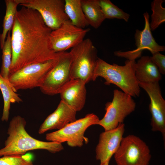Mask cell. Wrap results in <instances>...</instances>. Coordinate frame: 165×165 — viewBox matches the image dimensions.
I'll use <instances>...</instances> for the list:
<instances>
[{
  "label": "cell",
  "mask_w": 165,
  "mask_h": 165,
  "mask_svg": "<svg viewBox=\"0 0 165 165\" xmlns=\"http://www.w3.org/2000/svg\"><path fill=\"white\" fill-rule=\"evenodd\" d=\"M11 30L9 76L28 65L58 58L61 52H55L50 45L52 30L36 10L22 6L17 11Z\"/></svg>",
  "instance_id": "cell-1"
},
{
  "label": "cell",
  "mask_w": 165,
  "mask_h": 165,
  "mask_svg": "<svg viewBox=\"0 0 165 165\" xmlns=\"http://www.w3.org/2000/svg\"><path fill=\"white\" fill-rule=\"evenodd\" d=\"M26 124L25 119L20 116L12 118L7 130L8 136L5 147L0 149V157L23 155L28 151L37 149L46 150L52 153L64 149L62 143L41 141L32 137L25 130Z\"/></svg>",
  "instance_id": "cell-2"
},
{
  "label": "cell",
  "mask_w": 165,
  "mask_h": 165,
  "mask_svg": "<svg viewBox=\"0 0 165 165\" xmlns=\"http://www.w3.org/2000/svg\"><path fill=\"white\" fill-rule=\"evenodd\" d=\"M125 64L123 66L111 64L98 57L92 81L101 77L105 81V85L114 84L126 94L132 97H138L141 90L135 75L136 62L127 60Z\"/></svg>",
  "instance_id": "cell-3"
},
{
  "label": "cell",
  "mask_w": 165,
  "mask_h": 165,
  "mask_svg": "<svg viewBox=\"0 0 165 165\" xmlns=\"http://www.w3.org/2000/svg\"><path fill=\"white\" fill-rule=\"evenodd\" d=\"M71 79H79L86 84L92 81L96 64L97 50L89 38L71 49Z\"/></svg>",
  "instance_id": "cell-4"
},
{
  "label": "cell",
  "mask_w": 165,
  "mask_h": 165,
  "mask_svg": "<svg viewBox=\"0 0 165 165\" xmlns=\"http://www.w3.org/2000/svg\"><path fill=\"white\" fill-rule=\"evenodd\" d=\"M99 120L95 114H88L60 130L47 134L46 140L61 143L67 142L70 147H81L84 143L86 144L89 141L88 138L84 136L86 130L91 125H98Z\"/></svg>",
  "instance_id": "cell-5"
},
{
  "label": "cell",
  "mask_w": 165,
  "mask_h": 165,
  "mask_svg": "<svg viewBox=\"0 0 165 165\" xmlns=\"http://www.w3.org/2000/svg\"><path fill=\"white\" fill-rule=\"evenodd\" d=\"M58 58L28 65L10 75L9 80L14 91L39 88Z\"/></svg>",
  "instance_id": "cell-6"
},
{
  "label": "cell",
  "mask_w": 165,
  "mask_h": 165,
  "mask_svg": "<svg viewBox=\"0 0 165 165\" xmlns=\"http://www.w3.org/2000/svg\"><path fill=\"white\" fill-rule=\"evenodd\" d=\"M114 157L117 165H148L151 156L144 141L129 135L123 137Z\"/></svg>",
  "instance_id": "cell-7"
},
{
  "label": "cell",
  "mask_w": 165,
  "mask_h": 165,
  "mask_svg": "<svg viewBox=\"0 0 165 165\" xmlns=\"http://www.w3.org/2000/svg\"><path fill=\"white\" fill-rule=\"evenodd\" d=\"M136 103L132 97L117 89L113 91L111 102L105 104L106 113L98 125L105 131L116 128L119 123H123L125 118L135 110Z\"/></svg>",
  "instance_id": "cell-8"
},
{
  "label": "cell",
  "mask_w": 165,
  "mask_h": 165,
  "mask_svg": "<svg viewBox=\"0 0 165 165\" xmlns=\"http://www.w3.org/2000/svg\"><path fill=\"white\" fill-rule=\"evenodd\" d=\"M22 6L37 11L46 25L56 30L69 20L65 10L64 0H19Z\"/></svg>",
  "instance_id": "cell-9"
},
{
  "label": "cell",
  "mask_w": 165,
  "mask_h": 165,
  "mask_svg": "<svg viewBox=\"0 0 165 165\" xmlns=\"http://www.w3.org/2000/svg\"><path fill=\"white\" fill-rule=\"evenodd\" d=\"M72 57L69 52H61L56 63L39 87L43 94L53 96L59 94L71 80V67Z\"/></svg>",
  "instance_id": "cell-10"
},
{
  "label": "cell",
  "mask_w": 165,
  "mask_h": 165,
  "mask_svg": "<svg viewBox=\"0 0 165 165\" xmlns=\"http://www.w3.org/2000/svg\"><path fill=\"white\" fill-rule=\"evenodd\" d=\"M90 31L89 28L77 27L68 20L51 31L50 41L52 49L55 53L66 51L81 43Z\"/></svg>",
  "instance_id": "cell-11"
},
{
  "label": "cell",
  "mask_w": 165,
  "mask_h": 165,
  "mask_svg": "<svg viewBox=\"0 0 165 165\" xmlns=\"http://www.w3.org/2000/svg\"><path fill=\"white\" fill-rule=\"evenodd\" d=\"M138 82L140 87L146 92L150 99L149 110L152 116V130L160 132L165 141V101L162 96L159 82Z\"/></svg>",
  "instance_id": "cell-12"
},
{
  "label": "cell",
  "mask_w": 165,
  "mask_h": 165,
  "mask_svg": "<svg viewBox=\"0 0 165 165\" xmlns=\"http://www.w3.org/2000/svg\"><path fill=\"white\" fill-rule=\"evenodd\" d=\"M145 25L141 30L137 29L134 35L136 48L133 50L122 52L116 51L114 52L115 56L125 58L129 60H134L140 57L142 51L147 49L152 54L156 52L165 51L163 46L159 45L152 36L149 23L148 13L146 12L143 13Z\"/></svg>",
  "instance_id": "cell-13"
},
{
  "label": "cell",
  "mask_w": 165,
  "mask_h": 165,
  "mask_svg": "<svg viewBox=\"0 0 165 165\" xmlns=\"http://www.w3.org/2000/svg\"><path fill=\"white\" fill-rule=\"evenodd\" d=\"M124 131L125 125L121 123L115 128L105 131L100 134L96 148V157L101 163L110 161L120 146Z\"/></svg>",
  "instance_id": "cell-14"
},
{
  "label": "cell",
  "mask_w": 165,
  "mask_h": 165,
  "mask_svg": "<svg viewBox=\"0 0 165 165\" xmlns=\"http://www.w3.org/2000/svg\"><path fill=\"white\" fill-rule=\"evenodd\" d=\"M77 111L62 101L56 109L48 116L40 125L38 133L41 134L49 130H60L77 119Z\"/></svg>",
  "instance_id": "cell-15"
},
{
  "label": "cell",
  "mask_w": 165,
  "mask_h": 165,
  "mask_svg": "<svg viewBox=\"0 0 165 165\" xmlns=\"http://www.w3.org/2000/svg\"><path fill=\"white\" fill-rule=\"evenodd\" d=\"M86 84L80 79H71L60 93L61 100L77 112L81 110L86 102Z\"/></svg>",
  "instance_id": "cell-16"
},
{
  "label": "cell",
  "mask_w": 165,
  "mask_h": 165,
  "mask_svg": "<svg viewBox=\"0 0 165 165\" xmlns=\"http://www.w3.org/2000/svg\"><path fill=\"white\" fill-rule=\"evenodd\" d=\"M135 75L138 81L143 82H159L162 75L150 57L143 56L136 64Z\"/></svg>",
  "instance_id": "cell-17"
},
{
  "label": "cell",
  "mask_w": 165,
  "mask_h": 165,
  "mask_svg": "<svg viewBox=\"0 0 165 165\" xmlns=\"http://www.w3.org/2000/svg\"><path fill=\"white\" fill-rule=\"evenodd\" d=\"M83 11L89 25L98 28L105 19L99 0H81Z\"/></svg>",
  "instance_id": "cell-18"
},
{
  "label": "cell",
  "mask_w": 165,
  "mask_h": 165,
  "mask_svg": "<svg viewBox=\"0 0 165 165\" xmlns=\"http://www.w3.org/2000/svg\"><path fill=\"white\" fill-rule=\"evenodd\" d=\"M0 90L3 96L4 106L1 120L7 122L9 118L11 103L22 101L19 95L14 91L10 83L0 74Z\"/></svg>",
  "instance_id": "cell-19"
},
{
  "label": "cell",
  "mask_w": 165,
  "mask_h": 165,
  "mask_svg": "<svg viewBox=\"0 0 165 165\" xmlns=\"http://www.w3.org/2000/svg\"><path fill=\"white\" fill-rule=\"evenodd\" d=\"M65 10L69 20L76 27L84 29L89 25L83 11L81 0H65Z\"/></svg>",
  "instance_id": "cell-20"
},
{
  "label": "cell",
  "mask_w": 165,
  "mask_h": 165,
  "mask_svg": "<svg viewBox=\"0 0 165 165\" xmlns=\"http://www.w3.org/2000/svg\"><path fill=\"white\" fill-rule=\"evenodd\" d=\"M6 10L3 24V31L0 35V46L2 49L4 45L8 32L11 31L13 27L17 6L19 0H5Z\"/></svg>",
  "instance_id": "cell-21"
},
{
  "label": "cell",
  "mask_w": 165,
  "mask_h": 165,
  "mask_svg": "<svg viewBox=\"0 0 165 165\" xmlns=\"http://www.w3.org/2000/svg\"><path fill=\"white\" fill-rule=\"evenodd\" d=\"M10 32L11 31H10L8 32L6 41L2 49V62L0 72V75L9 82V78L12 59Z\"/></svg>",
  "instance_id": "cell-22"
},
{
  "label": "cell",
  "mask_w": 165,
  "mask_h": 165,
  "mask_svg": "<svg viewBox=\"0 0 165 165\" xmlns=\"http://www.w3.org/2000/svg\"><path fill=\"white\" fill-rule=\"evenodd\" d=\"M101 10L106 19L116 18L128 22L130 15L114 5L109 0H99Z\"/></svg>",
  "instance_id": "cell-23"
},
{
  "label": "cell",
  "mask_w": 165,
  "mask_h": 165,
  "mask_svg": "<svg viewBox=\"0 0 165 165\" xmlns=\"http://www.w3.org/2000/svg\"><path fill=\"white\" fill-rule=\"evenodd\" d=\"M164 2V0H154L151 2L152 13L150 23L151 31H154L165 21V8L162 5Z\"/></svg>",
  "instance_id": "cell-24"
},
{
  "label": "cell",
  "mask_w": 165,
  "mask_h": 165,
  "mask_svg": "<svg viewBox=\"0 0 165 165\" xmlns=\"http://www.w3.org/2000/svg\"><path fill=\"white\" fill-rule=\"evenodd\" d=\"M0 165H33L29 154L5 156L0 157Z\"/></svg>",
  "instance_id": "cell-25"
},
{
  "label": "cell",
  "mask_w": 165,
  "mask_h": 165,
  "mask_svg": "<svg viewBox=\"0 0 165 165\" xmlns=\"http://www.w3.org/2000/svg\"><path fill=\"white\" fill-rule=\"evenodd\" d=\"M150 57L153 62L157 67L161 74L165 75V56L158 52L152 54Z\"/></svg>",
  "instance_id": "cell-26"
},
{
  "label": "cell",
  "mask_w": 165,
  "mask_h": 165,
  "mask_svg": "<svg viewBox=\"0 0 165 165\" xmlns=\"http://www.w3.org/2000/svg\"><path fill=\"white\" fill-rule=\"evenodd\" d=\"M109 161H108L103 163H101L100 165H108Z\"/></svg>",
  "instance_id": "cell-27"
}]
</instances>
